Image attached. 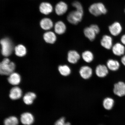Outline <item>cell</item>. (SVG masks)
<instances>
[{
    "instance_id": "obj_1",
    "label": "cell",
    "mask_w": 125,
    "mask_h": 125,
    "mask_svg": "<svg viewBox=\"0 0 125 125\" xmlns=\"http://www.w3.org/2000/svg\"><path fill=\"white\" fill-rule=\"evenodd\" d=\"M15 68L14 62H10L8 59L5 58L0 64V73L1 75H10L13 73Z\"/></svg>"
},
{
    "instance_id": "obj_2",
    "label": "cell",
    "mask_w": 125,
    "mask_h": 125,
    "mask_svg": "<svg viewBox=\"0 0 125 125\" xmlns=\"http://www.w3.org/2000/svg\"><path fill=\"white\" fill-rule=\"evenodd\" d=\"M89 11L91 14L96 17L105 14L107 11L105 6L101 2L94 3L92 4L89 8Z\"/></svg>"
},
{
    "instance_id": "obj_3",
    "label": "cell",
    "mask_w": 125,
    "mask_h": 125,
    "mask_svg": "<svg viewBox=\"0 0 125 125\" xmlns=\"http://www.w3.org/2000/svg\"><path fill=\"white\" fill-rule=\"evenodd\" d=\"M84 12L75 10L72 11L68 14L67 20L68 22L73 25H77L81 22L83 19Z\"/></svg>"
},
{
    "instance_id": "obj_4",
    "label": "cell",
    "mask_w": 125,
    "mask_h": 125,
    "mask_svg": "<svg viewBox=\"0 0 125 125\" xmlns=\"http://www.w3.org/2000/svg\"><path fill=\"white\" fill-rule=\"evenodd\" d=\"M0 43L2 47L1 53L3 55L8 57L12 53L13 49V46L12 42L9 38L1 39Z\"/></svg>"
},
{
    "instance_id": "obj_5",
    "label": "cell",
    "mask_w": 125,
    "mask_h": 125,
    "mask_svg": "<svg viewBox=\"0 0 125 125\" xmlns=\"http://www.w3.org/2000/svg\"><path fill=\"white\" fill-rule=\"evenodd\" d=\"M109 30L111 35L113 36L116 37L122 34L123 28L120 22L116 21L109 26Z\"/></svg>"
},
{
    "instance_id": "obj_6",
    "label": "cell",
    "mask_w": 125,
    "mask_h": 125,
    "mask_svg": "<svg viewBox=\"0 0 125 125\" xmlns=\"http://www.w3.org/2000/svg\"><path fill=\"white\" fill-rule=\"evenodd\" d=\"M113 92L115 94L119 97L125 96V82L119 81L114 84Z\"/></svg>"
},
{
    "instance_id": "obj_7",
    "label": "cell",
    "mask_w": 125,
    "mask_h": 125,
    "mask_svg": "<svg viewBox=\"0 0 125 125\" xmlns=\"http://www.w3.org/2000/svg\"><path fill=\"white\" fill-rule=\"evenodd\" d=\"M112 50L114 55L118 57H121L125 54V46L120 42L114 44Z\"/></svg>"
},
{
    "instance_id": "obj_8",
    "label": "cell",
    "mask_w": 125,
    "mask_h": 125,
    "mask_svg": "<svg viewBox=\"0 0 125 125\" xmlns=\"http://www.w3.org/2000/svg\"><path fill=\"white\" fill-rule=\"evenodd\" d=\"M79 74L83 79H88L92 77L93 75V69L90 66L84 65L81 67L80 69Z\"/></svg>"
},
{
    "instance_id": "obj_9",
    "label": "cell",
    "mask_w": 125,
    "mask_h": 125,
    "mask_svg": "<svg viewBox=\"0 0 125 125\" xmlns=\"http://www.w3.org/2000/svg\"><path fill=\"white\" fill-rule=\"evenodd\" d=\"M106 64L108 68L110 71L117 72L121 68L122 65L120 61L117 59H110L107 61Z\"/></svg>"
},
{
    "instance_id": "obj_10",
    "label": "cell",
    "mask_w": 125,
    "mask_h": 125,
    "mask_svg": "<svg viewBox=\"0 0 125 125\" xmlns=\"http://www.w3.org/2000/svg\"><path fill=\"white\" fill-rule=\"evenodd\" d=\"M101 46L107 50L112 49L113 44V39L111 36L104 35L103 36L100 42Z\"/></svg>"
},
{
    "instance_id": "obj_11",
    "label": "cell",
    "mask_w": 125,
    "mask_h": 125,
    "mask_svg": "<svg viewBox=\"0 0 125 125\" xmlns=\"http://www.w3.org/2000/svg\"><path fill=\"white\" fill-rule=\"evenodd\" d=\"M95 73L98 77L104 78L108 74L109 69L105 65H98L95 69Z\"/></svg>"
},
{
    "instance_id": "obj_12",
    "label": "cell",
    "mask_w": 125,
    "mask_h": 125,
    "mask_svg": "<svg viewBox=\"0 0 125 125\" xmlns=\"http://www.w3.org/2000/svg\"><path fill=\"white\" fill-rule=\"evenodd\" d=\"M80 58V55L77 51L72 50L68 52L67 60L69 63L73 64H75L77 63Z\"/></svg>"
},
{
    "instance_id": "obj_13",
    "label": "cell",
    "mask_w": 125,
    "mask_h": 125,
    "mask_svg": "<svg viewBox=\"0 0 125 125\" xmlns=\"http://www.w3.org/2000/svg\"><path fill=\"white\" fill-rule=\"evenodd\" d=\"M68 5L63 1H61L56 4L55 11L58 15H62L66 13L68 10Z\"/></svg>"
},
{
    "instance_id": "obj_14",
    "label": "cell",
    "mask_w": 125,
    "mask_h": 125,
    "mask_svg": "<svg viewBox=\"0 0 125 125\" xmlns=\"http://www.w3.org/2000/svg\"><path fill=\"white\" fill-rule=\"evenodd\" d=\"M20 121L23 125H30L33 122L34 117L29 112H26L21 115Z\"/></svg>"
},
{
    "instance_id": "obj_15",
    "label": "cell",
    "mask_w": 125,
    "mask_h": 125,
    "mask_svg": "<svg viewBox=\"0 0 125 125\" xmlns=\"http://www.w3.org/2000/svg\"><path fill=\"white\" fill-rule=\"evenodd\" d=\"M40 10L43 14L47 15L52 12L53 7L51 4L48 2L42 3L40 6Z\"/></svg>"
},
{
    "instance_id": "obj_16",
    "label": "cell",
    "mask_w": 125,
    "mask_h": 125,
    "mask_svg": "<svg viewBox=\"0 0 125 125\" xmlns=\"http://www.w3.org/2000/svg\"><path fill=\"white\" fill-rule=\"evenodd\" d=\"M54 31L56 33L62 35L65 32L66 30V25L62 21H57L55 24Z\"/></svg>"
},
{
    "instance_id": "obj_17",
    "label": "cell",
    "mask_w": 125,
    "mask_h": 125,
    "mask_svg": "<svg viewBox=\"0 0 125 125\" xmlns=\"http://www.w3.org/2000/svg\"><path fill=\"white\" fill-rule=\"evenodd\" d=\"M22 95L21 90L19 87H15L10 90L9 97L11 99L15 100L19 99Z\"/></svg>"
},
{
    "instance_id": "obj_18",
    "label": "cell",
    "mask_w": 125,
    "mask_h": 125,
    "mask_svg": "<svg viewBox=\"0 0 125 125\" xmlns=\"http://www.w3.org/2000/svg\"><path fill=\"white\" fill-rule=\"evenodd\" d=\"M83 33L85 36L90 41H94L96 38V34L90 26L85 28Z\"/></svg>"
},
{
    "instance_id": "obj_19",
    "label": "cell",
    "mask_w": 125,
    "mask_h": 125,
    "mask_svg": "<svg viewBox=\"0 0 125 125\" xmlns=\"http://www.w3.org/2000/svg\"><path fill=\"white\" fill-rule=\"evenodd\" d=\"M40 24L42 29L45 30L50 29L53 26L52 21L48 18L43 19L41 21Z\"/></svg>"
},
{
    "instance_id": "obj_20",
    "label": "cell",
    "mask_w": 125,
    "mask_h": 125,
    "mask_svg": "<svg viewBox=\"0 0 125 125\" xmlns=\"http://www.w3.org/2000/svg\"><path fill=\"white\" fill-rule=\"evenodd\" d=\"M8 81L10 83L13 85H18L21 81V78L19 74L13 73L10 75L8 78Z\"/></svg>"
},
{
    "instance_id": "obj_21",
    "label": "cell",
    "mask_w": 125,
    "mask_h": 125,
    "mask_svg": "<svg viewBox=\"0 0 125 125\" xmlns=\"http://www.w3.org/2000/svg\"><path fill=\"white\" fill-rule=\"evenodd\" d=\"M43 38L46 42L53 43L56 40V36L54 32L49 31L45 33L43 35Z\"/></svg>"
},
{
    "instance_id": "obj_22",
    "label": "cell",
    "mask_w": 125,
    "mask_h": 125,
    "mask_svg": "<svg viewBox=\"0 0 125 125\" xmlns=\"http://www.w3.org/2000/svg\"><path fill=\"white\" fill-rule=\"evenodd\" d=\"M82 58L85 62L90 63L93 61L94 57L93 53L90 51H85L82 54Z\"/></svg>"
},
{
    "instance_id": "obj_23",
    "label": "cell",
    "mask_w": 125,
    "mask_h": 125,
    "mask_svg": "<svg viewBox=\"0 0 125 125\" xmlns=\"http://www.w3.org/2000/svg\"><path fill=\"white\" fill-rule=\"evenodd\" d=\"M36 97V95L35 93L29 92L25 94L23 96V100L25 104L29 105L32 104Z\"/></svg>"
},
{
    "instance_id": "obj_24",
    "label": "cell",
    "mask_w": 125,
    "mask_h": 125,
    "mask_svg": "<svg viewBox=\"0 0 125 125\" xmlns=\"http://www.w3.org/2000/svg\"><path fill=\"white\" fill-rule=\"evenodd\" d=\"M58 70L60 74L64 76L69 75L71 72L70 68L67 65H60L58 67Z\"/></svg>"
},
{
    "instance_id": "obj_25",
    "label": "cell",
    "mask_w": 125,
    "mask_h": 125,
    "mask_svg": "<svg viewBox=\"0 0 125 125\" xmlns=\"http://www.w3.org/2000/svg\"><path fill=\"white\" fill-rule=\"evenodd\" d=\"M15 50V54L19 57H23L26 54V48L22 45L20 44L16 46Z\"/></svg>"
},
{
    "instance_id": "obj_26",
    "label": "cell",
    "mask_w": 125,
    "mask_h": 125,
    "mask_svg": "<svg viewBox=\"0 0 125 125\" xmlns=\"http://www.w3.org/2000/svg\"><path fill=\"white\" fill-rule=\"evenodd\" d=\"M18 120L16 117L11 116L6 118L4 121V125H17Z\"/></svg>"
},
{
    "instance_id": "obj_27",
    "label": "cell",
    "mask_w": 125,
    "mask_h": 125,
    "mask_svg": "<svg viewBox=\"0 0 125 125\" xmlns=\"http://www.w3.org/2000/svg\"><path fill=\"white\" fill-rule=\"evenodd\" d=\"M114 103V100L112 98H107L104 99L103 102V105L105 109L110 110L113 107Z\"/></svg>"
},
{
    "instance_id": "obj_28",
    "label": "cell",
    "mask_w": 125,
    "mask_h": 125,
    "mask_svg": "<svg viewBox=\"0 0 125 125\" xmlns=\"http://www.w3.org/2000/svg\"><path fill=\"white\" fill-rule=\"evenodd\" d=\"M72 6L76 10L81 12H84L83 9L80 2L78 1H75L72 3Z\"/></svg>"
},
{
    "instance_id": "obj_29",
    "label": "cell",
    "mask_w": 125,
    "mask_h": 125,
    "mask_svg": "<svg viewBox=\"0 0 125 125\" xmlns=\"http://www.w3.org/2000/svg\"><path fill=\"white\" fill-rule=\"evenodd\" d=\"M54 125H71V124L69 123L65 122V118L62 117L56 122Z\"/></svg>"
},
{
    "instance_id": "obj_30",
    "label": "cell",
    "mask_w": 125,
    "mask_h": 125,
    "mask_svg": "<svg viewBox=\"0 0 125 125\" xmlns=\"http://www.w3.org/2000/svg\"><path fill=\"white\" fill-rule=\"evenodd\" d=\"M90 26L94 31L96 35L99 33L100 30L99 26L97 25L92 24L90 25Z\"/></svg>"
},
{
    "instance_id": "obj_31",
    "label": "cell",
    "mask_w": 125,
    "mask_h": 125,
    "mask_svg": "<svg viewBox=\"0 0 125 125\" xmlns=\"http://www.w3.org/2000/svg\"><path fill=\"white\" fill-rule=\"evenodd\" d=\"M119 42L125 46V33H123L120 35Z\"/></svg>"
},
{
    "instance_id": "obj_32",
    "label": "cell",
    "mask_w": 125,
    "mask_h": 125,
    "mask_svg": "<svg viewBox=\"0 0 125 125\" xmlns=\"http://www.w3.org/2000/svg\"><path fill=\"white\" fill-rule=\"evenodd\" d=\"M120 61L122 66L125 68V54L120 57Z\"/></svg>"
},
{
    "instance_id": "obj_33",
    "label": "cell",
    "mask_w": 125,
    "mask_h": 125,
    "mask_svg": "<svg viewBox=\"0 0 125 125\" xmlns=\"http://www.w3.org/2000/svg\"></svg>"
}]
</instances>
